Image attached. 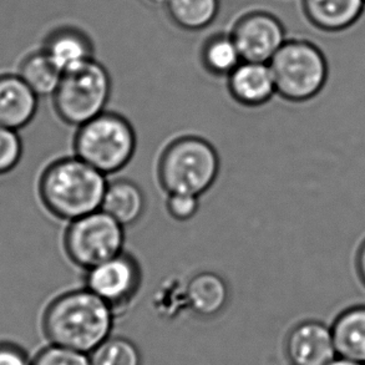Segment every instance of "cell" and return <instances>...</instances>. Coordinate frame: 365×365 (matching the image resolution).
<instances>
[{
	"mask_svg": "<svg viewBox=\"0 0 365 365\" xmlns=\"http://www.w3.org/2000/svg\"><path fill=\"white\" fill-rule=\"evenodd\" d=\"M114 314L108 303L84 287L51 301L43 317V328L54 346L90 354L109 338Z\"/></svg>",
	"mask_w": 365,
	"mask_h": 365,
	"instance_id": "1",
	"label": "cell"
},
{
	"mask_svg": "<svg viewBox=\"0 0 365 365\" xmlns=\"http://www.w3.org/2000/svg\"><path fill=\"white\" fill-rule=\"evenodd\" d=\"M108 186L106 176L76 156L55 160L39 180V197L54 217L71 222L99 211Z\"/></svg>",
	"mask_w": 365,
	"mask_h": 365,
	"instance_id": "2",
	"label": "cell"
},
{
	"mask_svg": "<svg viewBox=\"0 0 365 365\" xmlns=\"http://www.w3.org/2000/svg\"><path fill=\"white\" fill-rule=\"evenodd\" d=\"M217 150L206 138L183 135L165 146L158 163L160 186L168 193L201 197L212 187L220 173Z\"/></svg>",
	"mask_w": 365,
	"mask_h": 365,
	"instance_id": "3",
	"label": "cell"
},
{
	"mask_svg": "<svg viewBox=\"0 0 365 365\" xmlns=\"http://www.w3.org/2000/svg\"><path fill=\"white\" fill-rule=\"evenodd\" d=\"M74 155L105 175L123 170L138 148V136L123 115L104 111L81 125L74 136Z\"/></svg>",
	"mask_w": 365,
	"mask_h": 365,
	"instance_id": "4",
	"label": "cell"
},
{
	"mask_svg": "<svg viewBox=\"0 0 365 365\" xmlns=\"http://www.w3.org/2000/svg\"><path fill=\"white\" fill-rule=\"evenodd\" d=\"M268 64L277 95L291 103L314 99L328 80L326 55L308 40H286Z\"/></svg>",
	"mask_w": 365,
	"mask_h": 365,
	"instance_id": "5",
	"label": "cell"
},
{
	"mask_svg": "<svg viewBox=\"0 0 365 365\" xmlns=\"http://www.w3.org/2000/svg\"><path fill=\"white\" fill-rule=\"evenodd\" d=\"M113 83L109 71L96 60L63 74L53 94V105L59 119L79 128L106 111Z\"/></svg>",
	"mask_w": 365,
	"mask_h": 365,
	"instance_id": "6",
	"label": "cell"
},
{
	"mask_svg": "<svg viewBox=\"0 0 365 365\" xmlns=\"http://www.w3.org/2000/svg\"><path fill=\"white\" fill-rule=\"evenodd\" d=\"M63 242L70 262L86 271L123 251L125 227L99 210L69 222Z\"/></svg>",
	"mask_w": 365,
	"mask_h": 365,
	"instance_id": "7",
	"label": "cell"
},
{
	"mask_svg": "<svg viewBox=\"0 0 365 365\" xmlns=\"http://www.w3.org/2000/svg\"><path fill=\"white\" fill-rule=\"evenodd\" d=\"M84 287L108 303L114 312L128 306L143 284V269L128 252L86 269Z\"/></svg>",
	"mask_w": 365,
	"mask_h": 365,
	"instance_id": "8",
	"label": "cell"
},
{
	"mask_svg": "<svg viewBox=\"0 0 365 365\" xmlns=\"http://www.w3.org/2000/svg\"><path fill=\"white\" fill-rule=\"evenodd\" d=\"M245 61L269 63L286 43V30L277 16L267 11L243 15L231 33Z\"/></svg>",
	"mask_w": 365,
	"mask_h": 365,
	"instance_id": "9",
	"label": "cell"
},
{
	"mask_svg": "<svg viewBox=\"0 0 365 365\" xmlns=\"http://www.w3.org/2000/svg\"><path fill=\"white\" fill-rule=\"evenodd\" d=\"M286 354L291 365L331 364L338 358L331 327L319 321L298 323L287 336Z\"/></svg>",
	"mask_w": 365,
	"mask_h": 365,
	"instance_id": "10",
	"label": "cell"
},
{
	"mask_svg": "<svg viewBox=\"0 0 365 365\" xmlns=\"http://www.w3.org/2000/svg\"><path fill=\"white\" fill-rule=\"evenodd\" d=\"M228 93L237 104L259 108L277 94L271 66L267 63L245 61L227 76Z\"/></svg>",
	"mask_w": 365,
	"mask_h": 365,
	"instance_id": "11",
	"label": "cell"
},
{
	"mask_svg": "<svg viewBox=\"0 0 365 365\" xmlns=\"http://www.w3.org/2000/svg\"><path fill=\"white\" fill-rule=\"evenodd\" d=\"M38 98L19 75H0V126L16 131L28 126L38 111Z\"/></svg>",
	"mask_w": 365,
	"mask_h": 365,
	"instance_id": "12",
	"label": "cell"
},
{
	"mask_svg": "<svg viewBox=\"0 0 365 365\" xmlns=\"http://www.w3.org/2000/svg\"><path fill=\"white\" fill-rule=\"evenodd\" d=\"M185 299L193 314L212 318L227 306L230 288L226 279L216 272H198L185 282Z\"/></svg>",
	"mask_w": 365,
	"mask_h": 365,
	"instance_id": "13",
	"label": "cell"
},
{
	"mask_svg": "<svg viewBox=\"0 0 365 365\" xmlns=\"http://www.w3.org/2000/svg\"><path fill=\"white\" fill-rule=\"evenodd\" d=\"M312 25L327 33L349 29L364 13L365 0H302Z\"/></svg>",
	"mask_w": 365,
	"mask_h": 365,
	"instance_id": "14",
	"label": "cell"
},
{
	"mask_svg": "<svg viewBox=\"0 0 365 365\" xmlns=\"http://www.w3.org/2000/svg\"><path fill=\"white\" fill-rule=\"evenodd\" d=\"M146 206L148 201L143 188L131 180L119 178L108 182L100 210L128 227L143 218Z\"/></svg>",
	"mask_w": 365,
	"mask_h": 365,
	"instance_id": "15",
	"label": "cell"
},
{
	"mask_svg": "<svg viewBox=\"0 0 365 365\" xmlns=\"http://www.w3.org/2000/svg\"><path fill=\"white\" fill-rule=\"evenodd\" d=\"M331 331L338 358L365 364V306L341 312Z\"/></svg>",
	"mask_w": 365,
	"mask_h": 365,
	"instance_id": "16",
	"label": "cell"
},
{
	"mask_svg": "<svg viewBox=\"0 0 365 365\" xmlns=\"http://www.w3.org/2000/svg\"><path fill=\"white\" fill-rule=\"evenodd\" d=\"M44 53L61 74L78 69L94 59V50L89 38L79 30L70 28L50 35L45 44Z\"/></svg>",
	"mask_w": 365,
	"mask_h": 365,
	"instance_id": "17",
	"label": "cell"
},
{
	"mask_svg": "<svg viewBox=\"0 0 365 365\" xmlns=\"http://www.w3.org/2000/svg\"><path fill=\"white\" fill-rule=\"evenodd\" d=\"M165 6L175 24L195 31L212 24L220 10V0H168Z\"/></svg>",
	"mask_w": 365,
	"mask_h": 365,
	"instance_id": "18",
	"label": "cell"
},
{
	"mask_svg": "<svg viewBox=\"0 0 365 365\" xmlns=\"http://www.w3.org/2000/svg\"><path fill=\"white\" fill-rule=\"evenodd\" d=\"M19 76L38 96H53L63 74L43 50L29 55L21 63Z\"/></svg>",
	"mask_w": 365,
	"mask_h": 365,
	"instance_id": "19",
	"label": "cell"
},
{
	"mask_svg": "<svg viewBox=\"0 0 365 365\" xmlns=\"http://www.w3.org/2000/svg\"><path fill=\"white\" fill-rule=\"evenodd\" d=\"M201 60L205 69L216 76H228L243 59L231 34H217L203 45Z\"/></svg>",
	"mask_w": 365,
	"mask_h": 365,
	"instance_id": "20",
	"label": "cell"
},
{
	"mask_svg": "<svg viewBox=\"0 0 365 365\" xmlns=\"http://www.w3.org/2000/svg\"><path fill=\"white\" fill-rule=\"evenodd\" d=\"M91 365H141V356L133 341L111 338L103 341L90 353Z\"/></svg>",
	"mask_w": 365,
	"mask_h": 365,
	"instance_id": "21",
	"label": "cell"
},
{
	"mask_svg": "<svg viewBox=\"0 0 365 365\" xmlns=\"http://www.w3.org/2000/svg\"><path fill=\"white\" fill-rule=\"evenodd\" d=\"M23 158V143L13 128L0 126V176L11 173Z\"/></svg>",
	"mask_w": 365,
	"mask_h": 365,
	"instance_id": "22",
	"label": "cell"
},
{
	"mask_svg": "<svg viewBox=\"0 0 365 365\" xmlns=\"http://www.w3.org/2000/svg\"><path fill=\"white\" fill-rule=\"evenodd\" d=\"M31 365H91L85 353L73 351L64 346H53L40 351Z\"/></svg>",
	"mask_w": 365,
	"mask_h": 365,
	"instance_id": "23",
	"label": "cell"
},
{
	"mask_svg": "<svg viewBox=\"0 0 365 365\" xmlns=\"http://www.w3.org/2000/svg\"><path fill=\"white\" fill-rule=\"evenodd\" d=\"M166 210L170 217L178 222L192 220L200 210V197L188 193H168Z\"/></svg>",
	"mask_w": 365,
	"mask_h": 365,
	"instance_id": "24",
	"label": "cell"
},
{
	"mask_svg": "<svg viewBox=\"0 0 365 365\" xmlns=\"http://www.w3.org/2000/svg\"><path fill=\"white\" fill-rule=\"evenodd\" d=\"M0 365H31V363L18 346L0 344Z\"/></svg>",
	"mask_w": 365,
	"mask_h": 365,
	"instance_id": "25",
	"label": "cell"
},
{
	"mask_svg": "<svg viewBox=\"0 0 365 365\" xmlns=\"http://www.w3.org/2000/svg\"><path fill=\"white\" fill-rule=\"evenodd\" d=\"M356 271H358V276L361 278V283L365 287V240L359 247V251L356 255Z\"/></svg>",
	"mask_w": 365,
	"mask_h": 365,
	"instance_id": "26",
	"label": "cell"
},
{
	"mask_svg": "<svg viewBox=\"0 0 365 365\" xmlns=\"http://www.w3.org/2000/svg\"><path fill=\"white\" fill-rule=\"evenodd\" d=\"M329 365H365L361 363H356V361H346V359H341V358H336V361H331Z\"/></svg>",
	"mask_w": 365,
	"mask_h": 365,
	"instance_id": "27",
	"label": "cell"
},
{
	"mask_svg": "<svg viewBox=\"0 0 365 365\" xmlns=\"http://www.w3.org/2000/svg\"><path fill=\"white\" fill-rule=\"evenodd\" d=\"M148 3L153 5H166L168 0H146Z\"/></svg>",
	"mask_w": 365,
	"mask_h": 365,
	"instance_id": "28",
	"label": "cell"
}]
</instances>
